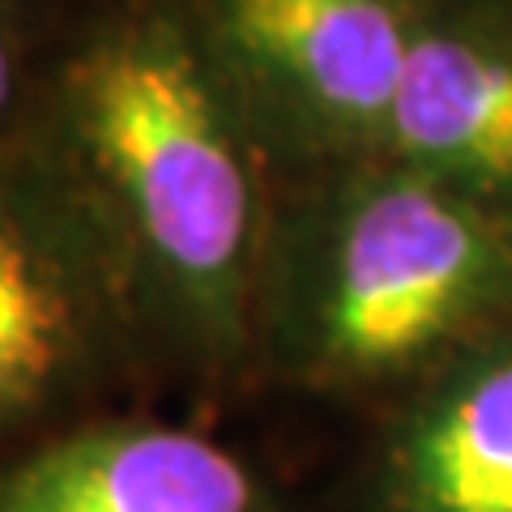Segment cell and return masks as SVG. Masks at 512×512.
<instances>
[{
    "label": "cell",
    "instance_id": "cell-1",
    "mask_svg": "<svg viewBox=\"0 0 512 512\" xmlns=\"http://www.w3.org/2000/svg\"><path fill=\"white\" fill-rule=\"evenodd\" d=\"M73 107L154 269L188 312L231 329L252 256V184L197 64L167 35L116 39L82 64Z\"/></svg>",
    "mask_w": 512,
    "mask_h": 512
},
{
    "label": "cell",
    "instance_id": "cell-2",
    "mask_svg": "<svg viewBox=\"0 0 512 512\" xmlns=\"http://www.w3.org/2000/svg\"><path fill=\"white\" fill-rule=\"evenodd\" d=\"M512 274L504 227L466 188L380 175L338 205L308 295V346L329 376L397 372L474 320Z\"/></svg>",
    "mask_w": 512,
    "mask_h": 512
},
{
    "label": "cell",
    "instance_id": "cell-3",
    "mask_svg": "<svg viewBox=\"0 0 512 512\" xmlns=\"http://www.w3.org/2000/svg\"><path fill=\"white\" fill-rule=\"evenodd\" d=\"M244 461L184 427L111 423L0 474V512H256Z\"/></svg>",
    "mask_w": 512,
    "mask_h": 512
},
{
    "label": "cell",
    "instance_id": "cell-4",
    "mask_svg": "<svg viewBox=\"0 0 512 512\" xmlns=\"http://www.w3.org/2000/svg\"><path fill=\"white\" fill-rule=\"evenodd\" d=\"M227 22L239 52L312 116L384 133L414 35L393 0H227Z\"/></svg>",
    "mask_w": 512,
    "mask_h": 512
},
{
    "label": "cell",
    "instance_id": "cell-5",
    "mask_svg": "<svg viewBox=\"0 0 512 512\" xmlns=\"http://www.w3.org/2000/svg\"><path fill=\"white\" fill-rule=\"evenodd\" d=\"M384 137L410 171L453 188H512V52L414 30Z\"/></svg>",
    "mask_w": 512,
    "mask_h": 512
},
{
    "label": "cell",
    "instance_id": "cell-6",
    "mask_svg": "<svg viewBox=\"0 0 512 512\" xmlns=\"http://www.w3.org/2000/svg\"><path fill=\"white\" fill-rule=\"evenodd\" d=\"M402 512H512V355L457 376L393 453Z\"/></svg>",
    "mask_w": 512,
    "mask_h": 512
},
{
    "label": "cell",
    "instance_id": "cell-7",
    "mask_svg": "<svg viewBox=\"0 0 512 512\" xmlns=\"http://www.w3.org/2000/svg\"><path fill=\"white\" fill-rule=\"evenodd\" d=\"M82 342V295L56 244L0 201V427L52 389Z\"/></svg>",
    "mask_w": 512,
    "mask_h": 512
},
{
    "label": "cell",
    "instance_id": "cell-8",
    "mask_svg": "<svg viewBox=\"0 0 512 512\" xmlns=\"http://www.w3.org/2000/svg\"><path fill=\"white\" fill-rule=\"evenodd\" d=\"M9 82H13V64H9V43L0 35V107L9 99Z\"/></svg>",
    "mask_w": 512,
    "mask_h": 512
}]
</instances>
